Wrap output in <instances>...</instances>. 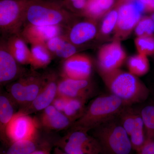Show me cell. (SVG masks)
Segmentation results:
<instances>
[{
	"instance_id": "6da1fadb",
	"label": "cell",
	"mask_w": 154,
	"mask_h": 154,
	"mask_svg": "<svg viewBox=\"0 0 154 154\" xmlns=\"http://www.w3.org/2000/svg\"><path fill=\"white\" fill-rule=\"evenodd\" d=\"M79 17L65 8L60 0H28L25 25H59L67 28Z\"/></svg>"
},
{
	"instance_id": "7a4b0ae2",
	"label": "cell",
	"mask_w": 154,
	"mask_h": 154,
	"mask_svg": "<svg viewBox=\"0 0 154 154\" xmlns=\"http://www.w3.org/2000/svg\"><path fill=\"white\" fill-rule=\"evenodd\" d=\"M100 73L111 94L121 99L126 106L143 103L149 96L148 88L129 72L119 69Z\"/></svg>"
},
{
	"instance_id": "3957f363",
	"label": "cell",
	"mask_w": 154,
	"mask_h": 154,
	"mask_svg": "<svg viewBox=\"0 0 154 154\" xmlns=\"http://www.w3.org/2000/svg\"><path fill=\"white\" fill-rule=\"evenodd\" d=\"M126 106L124 102L112 94L101 95L93 99L82 115L72 128L89 131L116 118Z\"/></svg>"
},
{
	"instance_id": "277c9868",
	"label": "cell",
	"mask_w": 154,
	"mask_h": 154,
	"mask_svg": "<svg viewBox=\"0 0 154 154\" xmlns=\"http://www.w3.org/2000/svg\"><path fill=\"white\" fill-rule=\"evenodd\" d=\"M93 130L102 154H131L133 149L129 136L120 124L118 116Z\"/></svg>"
},
{
	"instance_id": "5b68a950",
	"label": "cell",
	"mask_w": 154,
	"mask_h": 154,
	"mask_svg": "<svg viewBox=\"0 0 154 154\" xmlns=\"http://www.w3.org/2000/svg\"><path fill=\"white\" fill-rule=\"evenodd\" d=\"M45 74L35 72H26L8 88L9 96L22 108L30 105L37 96L44 83Z\"/></svg>"
},
{
	"instance_id": "8992f818",
	"label": "cell",
	"mask_w": 154,
	"mask_h": 154,
	"mask_svg": "<svg viewBox=\"0 0 154 154\" xmlns=\"http://www.w3.org/2000/svg\"><path fill=\"white\" fill-rule=\"evenodd\" d=\"M88 131L72 128L67 134L56 141V147L67 154H102L99 142Z\"/></svg>"
},
{
	"instance_id": "52a82bcc",
	"label": "cell",
	"mask_w": 154,
	"mask_h": 154,
	"mask_svg": "<svg viewBox=\"0 0 154 154\" xmlns=\"http://www.w3.org/2000/svg\"><path fill=\"white\" fill-rule=\"evenodd\" d=\"M28 0L0 1V30L8 37L19 34L25 25Z\"/></svg>"
},
{
	"instance_id": "ba28073f",
	"label": "cell",
	"mask_w": 154,
	"mask_h": 154,
	"mask_svg": "<svg viewBox=\"0 0 154 154\" xmlns=\"http://www.w3.org/2000/svg\"><path fill=\"white\" fill-rule=\"evenodd\" d=\"M118 17L114 30V40L121 41L129 36L144 12L143 5L139 0H125L117 3Z\"/></svg>"
},
{
	"instance_id": "9c48e42d",
	"label": "cell",
	"mask_w": 154,
	"mask_h": 154,
	"mask_svg": "<svg viewBox=\"0 0 154 154\" xmlns=\"http://www.w3.org/2000/svg\"><path fill=\"white\" fill-rule=\"evenodd\" d=\"M38 123L30 114L15 113L6 128L5 140L11 143L17 141L36 138Z\"/></svg>"
},
{
	"instance_id": "30bf717a",
	"label": "cell",
	"mask_w": 154,
	"mask_h": 154,
	"mask_svg": "<svg viewBox=\"0 0 154 154\" xmlns=\"http://www.w3.org/2000/svg\"><path fill=\"white\" fill-rule=\"evenodd\" d=\"M59 79L55 72L45 74L44 83L36 99L30 105L21 108L20 112L30 113L44 110L51 105L57 94Z\"/></svg>"
},
{
	"instance_id": "8fae6325",
	"label": "cell",
	"mask_w": 154,
	"mask_h": 154,
	"mask_svg": "<svg viewBox=\"0 0 154 154\" xmlns=\"http://www.w3.org/2000/svg\"><path fill=\"white\" fill-rule=\"evenodd\" d=\"M126 57V53L120 41L114 40L111 43L103 45L98 52L99 72H106L119 69Z\"/></svg>"
},
{
	"instance_id": "7c38bea8",
	"label": "cell",
	"mask_w": 154,
	"mask_h": 154,
	"mask_svg": "<svg viewBox=\"0 0 154 154\" xmlns=\"http://www.w3.org/2000/svg\"><path fill=\"white\" fill-rule=\"evenodd\" d=\"M92 67L91 58L86 54L77 53L64 60L61 77L75 80L90 79Z\"/></svg>"
},
{
	"instance_id": "4fadbf2b",
	"label": "cell",
	"mask_w": 154,
	"mask_h": 154,
	"mask_svg": "<svg viewBox=\"0 0 154 154\" xmlns=\"http://www.w3.org/2000/svg\"><path fill=\"white\" fill-rule=\"evenodd\" d=\"M20 65L9 51L6 40L2 38L0 42L1 85L13 82L27 72L21 67Z\"/></svg>"
},
{
	"instance_id": "5bb4252c",
	"label": "cell",
	"mask_w": 154,
	"mask_h": 154,
	"mask_svg": "<svg viewBox=\"0 0 154 154\" xmlns=\"http://www.w3.org/2000/svg\"><path fill=\"white\" fill-rule=\"evenodd\" d=\"M94 88L90 79L75 80L61 77L58 84V96L88 100L93 95Z\"/></svg>"
},
{
	"instance_id": "9a60e30c",
	"label": "cell",
	"mask_w": 154,
	"mask_h": 154,
	"mask_svg": "<svg viewBox=\"0 0 154 154\" xmlns=\"http://www.w3.org/2000/svg\"><path fill=\"white\" fill-rule=\"evenodd\" d=\"M66 28L59 25L38 26L26 24L20 34L27 43H46L51 38L63 34Z\"/></svg>"
},
{
	"instance_id": "2e32d148",
	"label": "cell",
	"mask_w": 154,
	"mask_h": 154,
	"mask_svg": "<svg viewBox=\"0 0 154 154\" xmlns=\"http://www.w3.org/2000/svg\"><path fill=\"white\" fill-rule=\"evenodd\" d=\"M97 33L96 21L87 18L75 21L66 28L64 34L71 43L79 46L93 39Z\"/></svg>"
},
{
	"instance_id": "e0dca14e",
	"label": "cell",
	"mask_w": 154,
	"mask_h": 154,
	"mask_svg": "<svg viewBox=\"0 0 154 154\" xmlns=\"http://www.w3.org/2000/svg\"><path fill=\"white\" fill-rule=\"evenodd\" d=\"M118 119L130 138H139L145 135V128L140 110L131 106H125L119 113Z\"/></svg>"
},
{
	"instance_id": "ac0fdd59",
	"label": "cell",
	"mask_w": 154,
	"mask_h": 154,
	"mask_svg": "<svg viewBox=\"0 0 154 154\" xmlns=\"http://www.w3.org/2000/svg\"><path fill=\"white\" fill-rule=\"evenodd\" d=\"M40 123L45 129L53 131L66 129L73 125L66 116L51 105L42 110Z\"/></svg>"
},
{
	"instance_id": "d6986e66",
	"label": "cell",
	"mask_w": 154,
	"mask_h": 154,
	"mask_svg": "<svg viewBox=\"0 0 154 154\" xmlns=\"http://www.w3.org/2000/svg\"><path fill=\"white\" fill-rule=\"evenodd\" d=\"M53 56L66 59L77 54L78 47L68 40L64 34L51 38L45 43Z\"/></svg>"
},
{
	"instance_id": "ffe728a7",
	"label": "cell",
	"mask_w": 154,
	"mask_h": 154,
	"mask_svg": "<svg viewBox=\"0 0 154 154\" xmlns=\"http://www.w3.org/2000/svg\"><path fill=\"white\" fill-rule=\"evenodd\" d=\"M6 42L9 51L20 64H30V50L20 33L9 36Z\"/></svg>"
},
{
	"instance_id": "44dd1931",
	"label": "cell",
	"mask_w": 154,
	"mask_h": 154,
	"mask_svg": "<svg viewBox=\"0 0 154 154\" xmlns=\"http://www.w3.org/2000/svg\"><path fill=\"white\" fill-rule=\"evenodd\" d=\"M30 65L32 68H44L51 62L52 54L47 48L45 43H34L30 45Z\"/></svg>"
},
{
	"instance_id": "7402d4cb",
	"label": "cell",
	"mask_w": 154,
	"mask_h": 154,
	"mask_svg": "<svg viewBox=\"0 0 154 154\" xmlns=\"http://www.w3.org/2000/svg\"><path fill=\"white\" fill-rule=\"evenodd\" d=\"M115 0H88L82 16L96 21L110 11Z\"/></svg>"
},
{
	"instance_id": "603a6c76",
	"label": "cell",
	"mask_w": 154,
	"mask_h": 154,
	"mask_svg": "<svg viewBox=\"0 0 154 154\" xmlns=\"http://www.w3.org/2000/svg\"><path fill=\"white\" fill-rule=\"evenodd\" d=\"M14 104L12 99L5 94L0 96V130L1 137L3 140H5L6 128L13 118L14 114Z\"/></svg>"
},
{
	"instance_id": "cb8c5ba5",
	"label": "cell",
	"mask_w": 154,
	"mask_h": 154,
	"mask_svg": "<svg viewBox=\"0 0 154 154\" xmlns=\"http://www.w3.org/2000/svg\"><path fill=\"white\" fill-rule=\"evenodd\" d=\"M129 72L136 77L146 74L149 70L150 66L147 56L138 54L133 56L128 62Z\"/></svg>"
},
{
	"instance_id": "d4e9b609",
	"label": "cell",
	"mask_w": 154,
	"mask_h": 154,
	"mask_svg": "<svg viewBox=\"0 0 154 154\" xmlns=\"http://www.w3.org/2000/svg\"><path fill=\"white\" fill-rule=\"evenodd\" d=\"M87 100L69 98L63 113L73 122V124L82 115Z\"/></svg>"
},
{
	"instance_id": "484cf974",
	"label": "cell",
	"mask_w": 154,
	"mask_h": 154,
	"mask_svg": "<svg viewBox=\"0 0 154 154\" xmlns=\"http://www.w3.org/2000/svg\"><path fill=\"white\" fill-rule=\"evenodd\" d=\"M36 138L11 143L5 154H29L38 149Z\"/></svg>"
},
{
	"instance_id": "4316f807",
	"label": "cell",
	"mask_w": 154,
	"mask_h": 154,
	"mask_svg": "<svg viewBox=\"0 0 154 154\" xmlns=\"http://www.w3.org/2000/svg\"><path fill=\"white\" fill-rule=\"evenodd\" d=\"M140 111L145 128L147 139L154 140V102L146 105Z\"/></svg>"
},
{
	"instance_id": "83f0119b",
	"label": "cell",
	"mask_w": 154,
	"mask_h": 154,
	"mask_svg": "<svg viewBox=\"0 0 154 154\" xmlns=\"http://www.w3.org/2000/svg\"><path fill=\"white\" fill-rule=\"evenodd\" d=\"M135 44L139 54L148 56L154 54V37L152 36L137 37Z\"/></svg>"
},
{
	"instance_id": "f1b7e54d",
	"label": "cell",
	"mask_w": 154,
	"mask_h": 154,
	"mask_svg": "<svg viewBox=\"0 0 154 154\" xmlns=\"http://www.w3.org/2000/svg\"><path fill=\"white\" fill-rule=\"evenodd\" d=\"M118 17V9L116 7L107 13L102 22L100 30L101 34L103 36H106L114 30Z\"/></svg>"
},
{
	"instance_id": "f546056e",
	"label": "cell",
	"mask_w": 154,
	"mask_h": 154,
	"mask_svg": "<svg viewBox=\"0 0 154 154\" xmlns=\"http://www.w3.org/2000/svg\"><path fill=\"white\" fill-rule=\"evenodd\" d=\"M135 32L138 37L152 36L154 32V23L151 17L141 18L136 26Z\"/></svg>"
},
{
	"instance_id": "4dcf8cb0",
	"label": "cell",
	"mask_w": 154,
	"mask_h": 154,
	"mask_svg": "<svg viewBox=\"0 0 154 154\" xmlns=\"http://www.w3.org/2000/svg\"><path fill=\"white\" fill-rule=\"evenodd\" d=\"M63 5L73 14L82 16L87 6L88 0H60Z\"/></svg>"
},
{
	"instance_id": "1f68e13d",
	"label": "cell",
	"mask_w": 154,
	"mask_h": 154,
	"mask_svg": "<svg viewBox=\"0 0 154 154\" xmlns=\"http://www.w3.org/2000/svg\"><path fill=\"white\" fill-rule=\"evenodd\" d=\"M69 99V98L68 97L57 95L53 101L51 105L54 106L57 110L63 113L65 107L68 102Z\"/></svg>"
},
{
	"instance_id": "d6a6232c",
	"label": "cell",
	"mask_w": 154,
	"mask_h": 154,
	"mask_svg": "<svg viewBox=\"0 0 154 154\" xmlns=\"http://www.w3.org/2000/svg\"><path fill=\"white\" fill-rule=\"evenodd\" d=\"M137 154H154V140L147 139L144 144Z\"/></svg>"
},
{
	"instance_id": "836d02e7",
	"label": "cell",
	"mask_w": 154,
	"mask_h": 154,
	"mask_svg": "<svg viewBox=\"0 0 154 154\" xmlns=\"http://www.w3.org/2000/svg\"><path fill=\"white\" fill-rule=\"evenodd\" d=\"M142 4L144 12L154 13V0H139Z\"/></svg>"
},
{
	"instance_id": "e575fe53",
	"label": "cell",
	"mask_w": 154,
	"mask_h": 154,
	"mask_svg": "<svg viewBox=\"0 0 154 154\" xmlns=\"http://www.w3.org/2000/svg\"><path fill=\"white\" fill-rule=\"evenodd\" d=\"M29 154H51L49 149L45 148L38 149Z\"/></svg>"
},
{
	"instance_id": "d590c367",
	"label": "cell",
	"mask_w": 154,
	"mask_h": 154,
	"mask_svg": "<svg viewBox=\"0 0 154 154\" xmlns=\"http://www.w3.org/2000/svg\"><path fill=\"white\" fill-rule=\"evenodd\" d=\"M54 154H67L62 151L60 149L56 147L54 151Z\"/></svg>"
},
{
	"instance_id": "8d00e7d4",
	"label": "cell",
	"mask_w": 154,
	"mask_h": 154,
	"mask_svg": "<svg viewBox=\"0 0 154 154\" xmlns=\"http://www.w3.org/2000/svg\"><path fill=\"white\" fill-rule=\"evenodd\" d=\"M151 17L154 23V13H153V14H152Z\"/></svg>"
},
{
	"instance_id": "74e56055",
	"label": "cell",
	"mask_w": 154,
	"mask_h": 154,
	"mask_svg": "<svg viewBox=\"0 0 154 154\" xmlns=\"http://www.w3.org/2000/svg\"><path fill=\"white\" fill-rule=\"evenodd\" d=\"M123 1H125V0H119L118 2H122Z\"/></svg>"
}]
</instances>
